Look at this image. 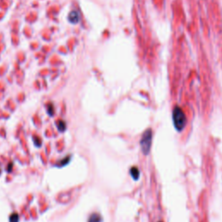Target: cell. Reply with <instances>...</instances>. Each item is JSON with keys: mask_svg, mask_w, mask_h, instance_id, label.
I'll return each mask as SVG.
<instances>
[{"mask_svg": "<svg viewBox=\"0 0 222 222\" xmlns=\"http://www.w3.org/2000/svg\"><path fill=\"white\" fill-rule=\"evenodd\" d=\"M69 161H70V156L69 155V156L64 158L61 161H60V163L58 164V166H60V167H64V165H66V164L69 162Z\"/></svg>", "mask_w": 222, "mask_h": 222, "instance_id": "obj_8", "label": "cell"}, {"mask_svg": "<svg viewBox=\"0 0 222 222\" xmlns=\"http://www.w3.org/2000/svg\"><path fill=\"white\" fill-rule=\"evenodd\" d=\"M130 174H131L132 178L135 180V181H137L140 177V171L139 169L136 168V167H133L130 169Z\"/></svg>", "mask_w": 222, "mask_h": 222, "instance_id": "obj_5", "label": "cell"}, {"mask_svg": "<svg viewBox=\"0 0 222 222\" xmlns=\"http://www.w3.org/2000/svg\"><path fill=\"white\" fill-rule=\"evenodd\" d=\"M57 126L60 132H64L66 129V123H64L63 120H58L57 122Z\"/></svg>", "mask_w": 222, "mask_h": 222, "instance_id": "obj_6", "label": "cell"}, {"mask_svg": "<svg viewBox=\"0 0 222 222\" xmlns=\"http://www.w3.org/2000/svg\"><path fill=\"white\" fill-rule=\"evenodd\" d=\"M152 138H153V133L150 128L147 129L141 136L140 144L141 151L144 154H149V153L151 145H152Z\"/></svg>", "mask_w": 222, "mask_h": 222, "instance_id": "obj_2", "label": "cell"}, {"mask_svg": "<svg viewBox=\"0 0 222 222\" xmlns=\"http://www.w3.org/2000/svg\"><path fill=\"white\" fill-rule=\"evenodd\" d=\"M10 222H18L19 221V215L17 213H13L10 216Z\"/></svg>", "mask_w": 222, "mask_h": 222, "instance_id": "obj_7", "label": "cell"}, {"mask_svg": "<svg viewBox=\"0 0 222 222\" xmlns=\"http://www.w3.org/2000/svg\"><path fill=\"white\" fill-rule=\"evenodd\" d=\"M159 222H161V221H159Z\"/></svg>", "mask_w": 222, "mask_h": 222, "instance_id": "obj_12", "label": "cell"}, {"mask_svg": "<svg viewBox=\"0 0 222 222\" xmlns=\"http://www.w3.org/2000/svg\"><path fill=\"white\" fill-rule=\"evenodd\" d=\"M33 140H34V143L36 147H41L42 145V140L41 138L39 137H36V136H34L33 137Z\"/></svg>", "mask_w": 222, "mask_h": 222, "instance_id": "obj_9", "label": "cell"}, {"mask_svg": "<svg viewBox=\"0 0 222 222\" xmlns=\"http://www.w3.org/2000/svg\"><path fill=\"white\" fill-rule=\"evenodd\" d=\"M88 222H103V217L99 213H92Z\"/></svg>", "mask_w": 222, "mask_h": 222, "instance_id": "obj_4", "label": "cell"}, {"mask_svg": "<svg viewBox=\"0 0 222 222\" xmlns=\"http://www.w3.org/2000/svg\"><path fill=\"white\" fill-rule=\"evenodd\" d=\"M69 21L70 22L73 24H76L79 22L80 20V15H79V12L77 10H71L69 14L68 17Z\"/></svg>", "mask_w": 222, "mask_h": 222, "instance_id": "obj_3", "label": "cell"}, {"mask_svg": "<svg viewBox=\"0 0 222 222\" xmlns=\"http://www.w3.org/2000/svg\"><path fill=\"white\" fill-rule=\"evenodd\" d=\"M173 123L177 131H181L186 126V115L180 107H175L173 110Z\"/></svg>", "mask_w": 222, "mask_h": 222, "instance_id": "obj_1", "label": "cell"}, {"mask_svg": "<svg viewBox=\"0 0 222 222\" xmlns=\"http://www.w3.org/2000/svg\"><path fill=\"white\" fill-rule=\"evenodd\" d=\"M0 174H1V169H0Z\"/></svg>", "mask_w": 222, "mask_h": 222, "instance_id": "obj_11", "label": "cell"}, {"mask_svg": "<svg viewBox=\"0 0 222 222\" xmlns=\"http://www.w3.org/2000/svg\"><path fill=\"white\" fill-rule=\"evenodd\" d=\"M12 168H13V162H10L8 164V168H7V171L8 172H10L12 170Z\"/></svg>", "mask_w": 222, "mask_h": 222, "instance_id": "obj_10", "label": "cell"}]
</instances>
